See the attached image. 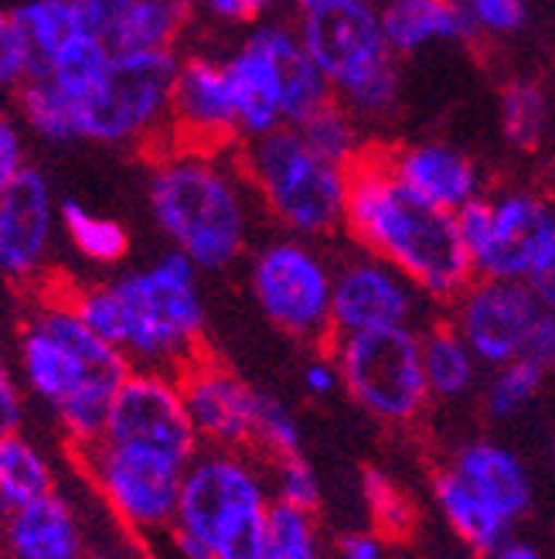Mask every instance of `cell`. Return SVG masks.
<instances>
[{
    "instance_id": "obj_7",
    "label": "cell",
    "mask_w": 555,
    "mask_h": 559,
    "mask_svg": "<svg viewBox=\"0 0 555 559\" xmlns=\"http://www.w3.org/2000/svg\"><path fill=\"white\" fill-rule=\"evenodd\" d=\"M239 160L263 215L280 233L314 242L345 233L351 171L317 154L297 127L245 140Z\"/></svg>"
},
{
    "instance_id": "obj_27",
    "label": "cell",
    "mask_w": 555,
    "mask_h": 559,
    "mask_svg": "<svg viewBox=\"0 0 555 559\" xmlns=\"http://www.w3.org/2000/svg\"><path fill=\"white\" fill-rule=\"evenodd\" d=\"M198 0H141L109 41L113 51H178Z\"/></svg>"
},
{
    "instance_id": "obj_10",
    "label": "cell",
    "mask_w": 555,
    "mask_h": 559,
    "mask_svg": "<svg viewBox=\"0 0 555 559\" xmlns=\"http://www.w3.org/2000/svg\"><path fill=\"white\" fill-rule=\"evenodd\" d=\"M178 51H113L106 75L79 106V136L102 147H133L168 133Z\"/></svg>"
},
{
    "instance_id": "obj_13",
    "label": "cell",
    "mask_w": 555,
    "mask_h": 559,
    "mask_svg": "<svg viewBox=\"0 0 555 559\" xmlns=\"http://www.w3.org/2000/svg\"><path fill=\"white\" fill-rule=\"evenodd\" d=\"M106 440L191 464L202 454V437L191 424L178 372L133 369L109 406Z\"/></svg>"
},
{
    "instance_id": "obj_1",
    "label": "cell",
    "mask_w": 555,
    "mask_h": 559,
    "mask_svg": "<svg viewBox=\"0 0 555 559\" xmlns=\"http://www.w3.org/2000/svg\"><path fill=\"white\" fill-rule=\"evenodd\" d=\"M17 372L27 393L55 416L72 451H82L102 437L133 361L99 338L45 276L17 324Z\"/></svg>"
},
{
    "instance_id": "obj_46",
    "label": "cell",
    "mask_w": 555,
    "mask_h": 559,
    "mask_svg": "<svg viewBox=\"0 0 555 559\" xmlns=\"http://www.w3.org/2000/svg\"><path fill=\"white\" fill-rule=\"evenodd\" d=\"M521 358H529L532 366L552 372L555 369V311L542 307L532 331H529V342H524V352Z\"/></svg>"
},
{
    "instance_id": "obj_26",
    "label": "cell",
    "mask_w": 555,
    "mask_h": 559,
    "mask_svg": "<svg viewBox=\"0 0 555 559\" xmlns=\"http://www.w3.org/2000/svg\"><path fill=\"white\" fill-rule=\"evenodd\" d=\"M555 127L552 93L532 75H511L497 86V130L518 154H532Z\"/></svg>"
},
{
    "instance_id": "obj_55",
    "label": "cell",
    "mask_w": 555,
    "mask_h": 559,
    "mask_svg": "<svg viewBox=\"0 0 555 559\" xmlns=\"http://www.w3.org/2000/svg\"><path fill=\"white\" fill-rule=\"evenodd\" d=\"M269 4H276V0H269Z\"/></svg>"
},
{
    "instance_id": "obj_53",
    "label": "cell",
    "mask_w": 555,
    "mask_h": 559,
    "mask_svg": "<svg viewBox=\"0 0 555 559\" xmlns=\"http://www.w3.org/2000/svg\"><path fill=\"white\" fill-rule=\"evenodd\" d=\"M552 106H555V90H552Z\"/></svg>"
},
{
    "instance_id": "obj_6",
    "label": "cell",
    "mask_w": 555,
    "mask_h": 559,
    "mask_svg": "<svg viewBox=\"0 0 555 559\" xmlns=\"http://www.w3.org/2000/svg\"><path fill=\"white\" fill-rule=\"evenodd\" d=\"M297 35L341 99L365 123L396 114L402 75L399 55L382 27L375 0H324L297 14Z\"/></svg>"
},
{
    "instance_id": "obj_17",
    "label": "cell",
    "mask_w": 555,
    "mask_h": 559,
    "mask_svg": "<svg viewBox=\"0 0 555 559\" xmlns=\"http://www.w3.org/2000/svg\"><path fill=\"white\" fill-rule=\"evenodd\" d=\"M168 147L191 151H229L239 133V117L229 90L226 62L212 55H188L178 66L171 93Z\"/></svg>"
},
{
    "instance_id": "obj_36",
    "label": "cell",
    "mask_w": 555,
    "mask_h": 559,
    "mask_svg": "<svg viewBox=\"0 0 555 559\" xmlns=\"http://www.w3.org/2000/svg\"><path fill=\"white\" fill-rule=\"evenodd\" d=\"M253 454H260L263 461H280L290 454H303L300 419L280 396H273V393H260Z\"/></svg>"
},
{
    "instance_id": "obj_48",
    "label": "cell",
    "mask_w": 555,
    "mask_h": 559,
    "mask_svg": "<svg viewBox=\"0 0 555 559\" xmlns=\"http://www.w3.org/2000/svg\"><path fill=\"white\" fill-rule=\"evenodd\" d=\"M335 559H385V536L378 528H351L338 536Z\"/></svg>"
},
{
    "instance_id": "obj_21",
    "label": "cell",
    "mask_w": 555,
    "mask_h": 559,
    "mask_svg": "<svg viewBox=\"0 0 555 559\" xmlns=\"http://www.w3.org/2000/svg\"><path fill=\"white\" fill-rule=\"evenodd\" d=\"M221 62H226L242 140H253L269 130L287 127L280 66H276L269 45L260 38L256 27H249V35L232 48L229 59H221Z\"/></svg>"
},
{
    "instance_id": "obj_2",
    "label": "cell",
    "mask_w": 555,
    "mask_h": 559,
    "mask_svg": "<svg viewBox=\"0 0 555 559\" xmlns=\"http://www.w3.org/2000/svg\"><path fill=\"white\" fill-rule=\"evenodd\" d=\"M198 266L184 253L157 257L106 284H69L62 294L99 338L117 345L133 369L181 372L205 352V297Z\"/></svg>"
},
{
    "instance_id": "obj_33",
    "label": "cell",
    "mask_w": 555,
    "mask_h": 559,
    "mask_svg": "<svg viewBox=\"0 0 555 559\" xmlns=\"http://www.w3.org/2000/svg\"><path fill=\"white\" fill-rule=\"evenodd\" d=\"M365 127L369 123L362 117H354L341 99H330L317 109L311 120H303L297 130L303 133V140H307L317 154H324L327 160H335L351 171V167L372 151Z\"/></svg>"
},
{
    "instance_id": "obj_50",
    "label": "cell",
    "mask_w": 555,
    "mask_h": 559,
    "mask_svg": "<svg viewBox=\"0 0 555 559\" xmlns=\"http://www.w3.org/2000/svg\"><path fill=\"white\" fill-rule=\"evenodd\" d=\"M290 4L297 8V14L300 11H307V8H317V4H324V0H290Z\"/></svg>"
},
{
    "instance_id": "obj_39",
    "label": "cell",
    "mask_w": 555,
    "mask_h": 559,
    "mask_svg": "<svg viewBox=\"0 0 555 559\" xmlns=\"http://www.w3.org/2000/svg\"><path fill=\"white\" fill-rule=\"evenodd\" d=\"M35 59H32V45H27L21 24L14 11L0 8V96L17 93L21 82L32 75Z\"/></svg>"
},
{
    "instance_id": "obj_19",
    "label": "cell",
    "mask_w": 555,
    "mask_h": 559,
    "mask_svg": "<svg viewBox=\"0 0 555 559\" xmlns=\"http://www.w3.org/2000/svg\"><path fill=\"white\" fill-rule=\"evenodd\" d=\"M393 175L436 209L460 212L467 202L484 194V178L474 157L447 140H409V144L382 151Z\"/></svg>"
},
{
    "instance_id": "obj_12",
    "label": "cell",
    "mask_w": 555,
    "mask_h": 559,
    "mask_svg": "<svg viewBox=\"0 0 555 559\" xmlns=\"http://www.w3.org/2000/svg\"><path fill=\"white\" fill-rule=\"evenodd\" d=\"M552 226L555 205L529 188L481 194L457 212V229L474 276L491 280H524Z\"/></svg>"
},
{
    "instance_id": "obj_45",
    "label": "cell",
    "mask_w": 555,
    "mask_h": 559,
    "mask_svg": "<svg viewBox=\"0 0 555 559\" xmlns=\"http://www.w3.org/2000/svg\"><path fill=\"white\" fill-rule=\"evenodd\" d=\"M524 284H529V290L535 294V300H539L542 307L555 311V226H552V233L545 236L542 249L535 253L529 273H524Z\"/></svg>"
},
{
    "instance_id": "obj_23",
    "label": "cell",
    "mask_w": 555,
    "mask_h": 559,
    "mask_svg": "<svg viewBox=\"0 0 555 559\" xmlns=\"http://www.w3.org/2000/svg\"><path fill=\"white\" fill-rule=\"evenodd\" d=\"M382 27L399 59L436 45H467L481 32L460 0H385Z\"/></svg>"
},
{
    "instance_id": "obj_54",
    "label": "cell",
    "mask_w": 555,
    "mask_h": 559,
    "mask_svg": "<svg viewBox=\"0 0 555 559\" xmlns=\"http://www.w3.org/2000/svg\"><path fill=\"white\" fill-rule=\"evenodd\" d=\"M0 559H8V556H4V552H0Z\"/></svg>"
},
{
    "instance_id": "obj_9",
    "label": "cell",
    "mask_w": 555,
    "mask_h": 559,
    "mask_svg": "<svg viewBox=\"0 0 555 559\" xmlns=\"http://www.w3.org/2000/svg\"><path fill=\"white\" fill-rule=\"evenodd\" d=\"M335 266L314 239L280 233L260 242L249 257V294L260 314L290 342L327 348Z\"/></svg>"
},
{
    "instance_id": "obj_49",
    "label": "cell",
    "mask_w": 555,
    "mask_h": 559,
    "mask_svg": "<svg viewBox=\"0 0 555 559\" xmlns=\"http://www.w3.org/2000/svg\"><path fill=\"white\" fill-rule=\"evenodd\" d=\"M491 559H545L532 543H521V539H508L502 549H497Z\"/></svg>"
},
{
    "instance_id": "obj_47",
    "label": "cell",
    "mask_w": 555,
    "mask_h": 559,
    "mask_svg": "<svg viewBox=\"0 0 555 559\" xmlns=\"http://www.w3.org/2000/svg\"><path fill=\"white\" fill-rule=\"evenodd\" d=\"M198 8L218 24H260L269 0H198Z\"/></svg>"
},
{
    "instance_id": "obj_22",
    "label": "cell",
    "mask_w": 555,
    "mask_h": 559,
    "mask_svg": "<svg viewBox=\"0 0 555 559\" xmlns=\"http://www.w3.org/2000/svg\"><path fill=\"white\" fill-rule=\"evenodd\" d=\"M460 478L474 488L487 506L508 525H518L532 512L535 481L532 471L508 443L497 440H467L447 461Z\"/></svg>"
},
{
    "instance_id": "obj_42",
    "label": "cell",
    "mask_w": 555,
    "mask_h": 559,
    "mask_svg": "<svg viewBox=\"0 0 555 559\" xmlns=\"http://www.w3.org/2000/svg\"><path fill=\"white\" fill-rule=\"evenodd\" d=\"M300 385L311 400H330L341 389V369L330 348H317L300 369Z\"/></svg>"
},
{
    "instance_id": "obj_11",
    "label": "cell",
    "mask_w": 555,
    "mask_h": 559,
    "mask_svg": "<svg viewBox=\"0 0 555 559\" xmlns=\"http://www.w3.org/2000/svg\"><path fill=\"white\" fill-rule=\"evenodd\" d=\"M75 454L106 509L133 536H164L174 525L188 464L106 437Z\"/></svg>"
},
{
    "instance_id": "obj_5",
    "label": "cell",
    "mask_w": 555,
    "mask_h": 559,
    "mask_svg": "<svg viewBox=\"0 0 555 559\" xmlns=\"http://www.w3.org/2000/svg\"><path fill=\"white\" fill-rule=\"evenodd\" d=\"M273 501L269 461L202 447L184 471L178 519L164 539L178 559H263Z\"/></svg>"
},
{
    "instance_id": "obj_34",
    "label": "cell",
    "mask_w": 555,
    "mask_h": 559,
    "mask_svg": "<svg viewBox=\"0 0 555 559\" xmlns=\"http://www.w3.org/2000/svg\"><path fill=\"white\" fill-rule=\"evenodd\" d=\"M545 376L548 372L532 366L529 358H515L508 366L491 369V376L484 379V389H481L484 416L494 419V424H508V419L521 416L539 400Z\"/></svg>"
},
{
    "instance_id": "obj_25",
    "label": "cell",
    "mask_w": 555,
    "mask_h": 559,
    "mask_svg": "<svg viewBox=\"0 0 555 559\" xmlns=\"http://www.w3.org/2000/svg\"><path fill=\"white\" fill-rule=\"evenodd\" d=\"M423 369L433 403H460L481 385L484 366L470 345L460 338V331L443 318L423 324Z\"/></svg>"
},
{
    "instance_id": "obj_52",
    "label": "cell",
    "mask_w": 555,
    "mask_h": 559,
    "mask_svg": "<svg viewBox=\"0 0 555 559\" xmlns=\"http://www.w3.org/2000/svg\"><path fill=\"white\" fill-rule=\"evenodd\" d=\"M89 559H113V556H102V552H89Z\"/></svg>"
},
{
    "instance_id": "obj_8",
    "label": "cell",
    "mask_w": 555,
    "mask_h": 559,
    "mask_svg": "<svg viewBox=\"0 0 555 559\" xmlns=\"http://www.w3.org/2000/svg\"><path fill=\"white\" fill-rule=\"evenodd\" d=\"M327 348L341 369V389L375 424L409 430L430 413L433 393L423 369V328L341 334Z\"/></svg>"
},
{
    "instance_id": "obj_44",
    "label": "cell",
    "mask_w": 555,
    "mask_h": 559,
    "mask_svg": "<svg viewBox=\"0 0 555 559\" xmlns=\"http://www.w3.org/2000/svg\"><path fill=\"white\" fill-rule=\"evenodd\" d=\"M21 427H24V389L8 355L0 352V440L21 433Z\"/></svg>"
},
{
    "instance_id": "obj_41",
    "label": "cell",
    "mask_w": 555,
    "mask_h": 559,
    "mask_svg": "<svg viewBox=\"0 0 555 559\" xmlns=\"http://www.w3.org/2000/svg\"><path fill=\"white\" fill-rule=\"evenodd\" d=\"M24 171H27V151H24L21 117L0 106V194H4Z\"/></svg>"
},
{
    "instance_id": "obj_35",
    "label": "cell",
    "mask_w": 555,
    "mask_h": 559,
    "mask_svg": "<svg viewBox=\"0 0 555 559\" xmlns=\"http://www.w3.org/2000/svg\"><path fill=\"white\" fill-rule=\"evenodd\" d=\"M263 559H327L317 512L273 501L266 519Z\"/></svg>"
},
{
    "instance_id": "obj_3",
    "label": "cell",
    "mask_w": 555,
    "mask_h": 559,
    "mask_svg": "<svg viewBox=\"0 0 555 559\" xmlns=\"http://www.w3.org/2000/svg\"><path fill=\"white\" fill-rule=\"evenodd\" d=\"M345 236L409 276L433 307H447L474 280L457 212L409 191L375 147L351 167Z\"/></svg>"
},
{
    "instance_id": "obj_15",
    "label": "cell",
    "mask_w": 555,
    "mask_h": 559,
    "mask_svg": "<svg viewBox=\"0 0 555 559\" xmlns=\"http://www.w3.org/2000/svg\"><path fill=\"white\" fill-rule=\"evenodd\" d=\"M539 311L542 304L524 280L474 276L447 304V321L460 331L484 369H497L521 358Z\"/></svg>"
},
{
    "instance_id": "obj_14",
    "label": "cell",
    "mask_w": 555,
    "mask_h": 559,
    "mask_svg": "<svg viewBox=\"0 0 555 559\" xmlns=\"http://www.w3.org/2000/svg\"><path fill=\"white\" fill-rule=\"evenodd\" d=\"M430 307L433 304L409 276L365 249L338 260L335 266V300H330L335 338L382 328H423Z\"/></svg>"
},
{
    "instance_id": "obj_20",
    "label": "cell",
    "mask_w": 555,
    "mask_h": 559,
    "mask_svg": "<svg viewBox=\"0 0 555 559\" xmlns=\"http://www.w3.org/2000/svg\"><path fill=\"white\" fill-rule=\"evenodd\" d=\"M0 552L8 559H89V543L75 506L55 488L0 515Z\"/></svg>"
},
{
    "instance_id": "obj_37",
    "label": "cell",
    "mask_w": 555,
    "mask_h": 559,
    "mask_svg": "<svg viewBox=\"0 0 555 559\" xmlns=\"http://www.w3.org/2000/svg\"><path fill=\"white\" fill-rule=\"evenodd\" d=\"M362 491H365V501H369V509H372L375 528L385 539L409 536V528L415 525V509H412V501L402 495V488L393 478H388V474L369 467L362 474Z\"/></svg>"
},
{
    "instance_id": "obj_28",
    "label": "cell",
    "mask_w": 555,
    "mask_h": 559,
    "mask_svg": "<svg viewBox=\"0 0 555 559\" xmlns=\"http://www.w3.org/2000/svg\"><path fill=\"white\" fill-rule=\"evenodd\" d=\"M55 488H59L55 467L32 437L11 433L0 440V515L21 509Z\"/></svg>"
},
{
    "instance_id": "obj_18",
    "label": "cell",
    "mask_w": 555,
    "mask_h": 559,
    "mask_svg": "<svg viewBox=\"0 0 555 559\" xmlns=\"http://www.w3.org/2000/svg\"><path fill=\"white\" fill-rule=\"evenodd\" d=\"M59 226V209L41 171H27L0 194V276L4 284L27 290L45 284L48 249Z\"/></svg>"
},
{
    "instance_id": "obj_40",
    "label": "cell",
    "mask_w": 555,
    "mask_h": 559,
    "mask_svg": "<svg viewBox=\"0 0 555 559\" xmlns=\"http://www.w3.org/2000/svg\"><path fill=\"white\" fill-rule=\"evenodd\" d=\"M460 4L487 38H515L532 17L529 0H460Z\"/></svg>"
},
{
    "instance_id": "obj_31",
    "label": "cell",
    "mask_w": 555,
    "mask_h": 559,
    "mask_svg": "<svg viewBox=\"0 0 555 559\" xmlns=\"http://www.w3.org/2000/svg\"><path fill=\"white\" fill-rule=\"evenodd\" d=\"M14 17L21 24L27 45H32V59H35L32 75H41L48 62L59 55V48L86 27L75 0H27V4L14 8Z\"/></svg>"
},
{
    "instance_id": "obj_30",
    "label": "cell",
    "mask_w": 555,
    "mask_h": 559,
    "mask_svg": "<svg viewBox=\"0 0 555 559\" xmlns=\"http://www.w3.org/2000/svg\"><path fill=\"white\" fill-rule=\"evenodd\" d=\"M21 123L32 127L38 136L51 144H72L79 136V103H72L48 75L24 79L17 93L11 96Z\"/></svg>"
},
{
    "instance_id": "obj_38",
    "label": "cell",
    "mask_w": 555,
    "mask_h": 559,
    "mask_svg": "<svg viewBox=\"0 0 555 559\" xmlns=\"http://www.w3.org/2000/svg\"><path fill=\"white\" fill-rule=\"evenodd\" d=\"M269 485H273V498L283 501V506L321 512V495H324L321 478H317L314 464L303 454L269 461Z\"/></svg>"
},
{
    "instance_id": "obj_16",
    "label": "cell",
    "mask_w": 555,
    "mask_h": 559,
    "mask_svg": "<svg viewBox=\"0 0 555 559\" xmlns=\"http://www.w3.org/2000/svg\"><path fill=\"white\" fill-rule=\"evenodd\" d=\"M191 424L202 447L215 451H253L256 409L263 389L249 385L232 366L202 352L178 372Z\"/></svg>"
},
{
    "instance_id": "obj_51",
    "label": "cell",
    "mask_w": 555,
    "mask_h": 559,
    "mask_svg": "<svg viewBox=\"0 0 555 559\" xmlns=\"http://www.w3.org/2000/svg\"><path fill=\"white\" fill-rule=\"evenodd\" d=\"M548 457H552V471H555V440H552V447H548Z\"/></svg>"
},
{
    "instance_id": "obj_29",
    "label": "cell",
    "mask_w": 555,
    "mask_h": 559,
    "mask_svg": "<svg viewBox=\"0 0 555 559\" xmlns=\"http://www.w3.org/2000/svg\"><path fill=\"white\" fill-rule=\"evenodd\" d=\"M59 226L75 253L93 266H120L130 253V233L123 222L99 215L75 199L59 202Z\"/></svg>"
},
{
    "instance_id": "obj_24",
    "label": "cell",
    "mask_w": 555,
    "mask_h": 559,
    "mask_svg": "<svg viewBox=\"0 0 555 559\" xmlns=\"http://www.w3.org/2000/svg\"><path fill=\"white\" fill-rule=\"evenodd\" d=\"M430 498H433V509L443 515V522L450 525L454 539L474 556H494L508 543L515 528L497 515L450 464H443L430 474Z\"/></svg>"
},
{
    "instance_id": "obj_32",
    "label": "cell",
    "mask_w": 555,
    "mask_h": 559,
    "mask_svg": "<svg viewBox=\"0 0 555 559\" xmlns=\"http://www.w3.org/2000/svg\"><path fill=\"white\" fill-rule=\"evenodd\" d=\"M109 62H113V48H109L106 38H99L89 27H82L79 35H72L59 55L48 62V69L41 75H48L55 86H59L72 103H86L89 93L99 86V79L106 75Z\"/></svg>"
},
{
    "instance_id": "obj_43",
    "label": "cell",
    "mask_w": 555,
    "mask_h": 559,
    "mask_svg": "<svg viewBox=\"0 0 555 559\" xmlns=\"http://www.w3.org/2000/svg\"><path fill=\"white\" fill-rule=\"evenodd\" d=\"M82 21H86L89 32H96L99 38L113 41V35L120 32V24L133 14V8L141 0H75Z\"/></svg>"
},
{
    "instance_id": "obj_4",
    "label": "cell",
    "mask_w": 555,
    "mask_h": 559,
    "mask_svg": "<svg viewBox=\"0 0 555 559\" xmlns=\"http://www.w3.org/2000/svg\"><path fill=\"white\" fill-rule=\"evenodd\" d=\"M147 205L171 249L202 273L229 270L249 253L260 209L242 160L191 147H164L154 157Z\"/></svg>"
}]
</instances>
